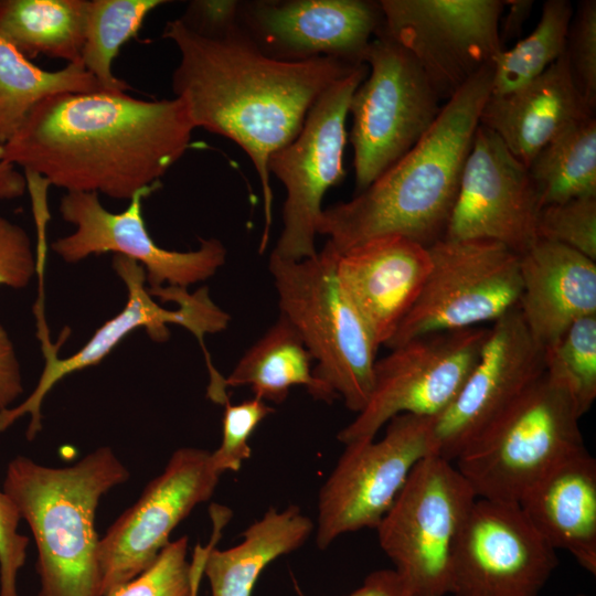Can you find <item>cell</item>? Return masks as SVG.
I'll use <instances>...</instances> for the list:
<instances>
[{"label":"cell","instance_id":"cell-1","mask_svg":"<svg viewBox=\"0 0 596 596\" xmlns=\"http://www.w3.org/2000/svg\"><path fill=\"white\" fill-rule=\"evenodd\" d=\"M195 129L178 98L60 93L41 100L3 146L2 160L67 192L131 200L190 147Z\"/></svg>","mask_w":596,"mask_h":596},{"label":"cell","instance_id":"cell-2","mask_svg":"<svg viewBox=\"0 0 596 596\" xmlns=\"http://www.w3.org/2000/svg\"><path fill=\"white\" fill-rule=\"evenodd\" d=\"M162 38L178 49L172 89L201 127L237 143L249 157L264 195V251L272 224L268 160L300 131L319 96L356 66L332 57L284 62L265 55L241 24L207 38L169 21ZM362 65V64H360Z\"/></svg>","mask_w":596,"mask_h":596},{"label":"cell","instance_id":"cell-3","mask_svg":"<svg viewBox=\"0 0 596 596\" xmlns=\"http://www.w3.org/2000/svg\"><path fill=\"white\" fill-rule=\"evenodd\" d=\"M491 88L492 64L446 100L417 143L368 188L323 209L317 235L327 236L339 254L383 235H401L426 247L441 240Z\"/></svg>","mask_w":596,"mask_h":596},{"label":"cell","instance_id":"cell-4","mask_svg":"<svg viewBox=\"0 0 596 596\" xmlns=\"http://www.w3.org/2000/svg\"><path fill=\"white\" fill-rule=\"evenodd\" d=\"M128 478L109 447L66 467L43 466L25 456L8 464L3 491L36 544L38 596H102L96 509L105 493Z\"/></svg>","mask_w":596,"mask_h":596},{"label":"cell","instance_id":"cell-5","mask_svg":"<svg viewBox=\"0 0 596 596\" xmlns=\"http://www.w3.org/2000/svg\"><path fill=\"white\" fill-rule=\"evenodd\" d=\"M338 257L329 243L301 260L272 252L268 269L280 315L317 361L315 376L342 397L349 409L360 413L372 392L380 347L339 281Z\"/></svg>","mask_w":596,"mask_h":596},{"label":"cell","instance_id":"cell-6","mask_svg":"<svg viewBox=\"0 0 596 596\" xmlns=\"http://www.w3.org/2000/svg\"><path fill=\"white\" fill-rule=\"evenodd\" d=\"M581 417L568 392L543 375L454 464L477 498L518 503L554 467L586 449Z\"/></svg>","mask_w":596,"mask_h":596},{"label":"cell","instance_id":"cell-7","mask_svg":"<svg viewBox=\"0 0 596 596\" xmlns=\"http://www.w3.org/2000/svg\"><path fill=\"white\" fill-rule=\"evenodd\" d=\"M111 266L125 283L128 299L124 309L96 330L88 342L75 354L57 356L58 344H53L47 328L39 331L45 365L39 383L21 404L0 413V433L7 430L20 417L29 414L26 439L33 440L42 429L41 406L46 394L64 376L102 362L105 356L130 332L145 328L156 342L170 337L167 324L188 329L200 342L209 374L216 373L204 345L206 333L221 332L228 326L230 315L211 299L207 287L194 292L177 286L146 288L145 268L131 258L115 254Z\"/></svg>","mask_w":596,"mask_h":596},{"label":"cell","instance_id":"cell-8","mask_svg":"<svg viewBox=\"0 0 596 596\" xmlns=\"http://www.w3.org/2000/svg\"><path fill=\"white\" fill-rule=\"evenodd\" d=\"M364 62L368 75L349 105L355 193L411 150L443 106L414 57L381 30Z\"/></svg>","mask_w":596,"mask_h":596},{"label":"cell","instance_id":"cell-9","mask_svg":"<svg viewBox=\"0 0 596 596\" xmlns=\"http://www.w3.org/2000/svg\"><path fill=\"white\" fill-rule=\"evenodd\" d=\"M477 497L455 464L421 459L377 528L394 570L424 596H446L454 550Z\"/></svg>","mask_w":596,"mask_h":596},{"label":"cell","instance_id":"cell-10","mask_svg":"<svg viewBox=\"0 0 596 596\" xmlns=\"http://www.w3.org/2000/svg\"><path fill=\"white\" fill-rule=\"evenodd\" d=\"M430 270L387 348L427 333L496 322L518 307L520 256L488 240L441 238L427 247Z\"/></svg>","mask_w":596,"mask_h":596},{"label":"cell","instance_id":"cell-11","mask_svg":"<svg viewBox=\"0 0 596 596\" xmlns=\"http://www.w3.org/2000/svg\"><path fill=\"white\" fill-rule=\"evenodd\" d=\"M366 64L330 85L309 109L298 135L268 160L269 174L285 187L283 230L273 253L301 260L317 253V223L326 192L345 174V121L353 93L368 75Z\"/></svg>","mask_w":596,"mask_h":596},{"label":"cell","instance_id":"cell-12","mask_svg":"<svg viewBox=\"0 0 596 596\" xmlns=\"http://www.w3.org/2000/svg\"><path fill=\"white\" fill-rule=\"evenodd\" d=\"M434 417L400 414L380 439L345 445L318 499L316 543L327 549L342 534L376 529L415 465L435 455Z\"/></svg>","mask_w":596,"mask_h":596},{"label":"cell","instance_id":"cell-13","mask_svg":"<svg viewBox=\"0 0 596 596\" xmlns=\"http://www.w3.org/2000/svg\"><path fill=\"white\" fill-rule=\"evenodd\" d=\"M490 328L438 331L409 339L376 360L364 408L338 434L347 445L373 439L400 414L437 417L455 400L477 362Z\"/></svg>","mask_w":596,"mask_h":596},{"label":"cell","instance_id":"cell-14","mask_svg":"<svg viewBox=\"0 0 596 596\" xmlns=\"http://www.w3.org/2000/svg\"><path fill=\"white\" fill-rule=\"evenodd\" d=\"M381 31L418 63L448 100L504 49L502 0H381Z\"/></svg>","mask_w":596,"mask_h":596},{"label":"cell","instance_id":"cell-15","mask_svg":"<svg viewBox=\"0 0 596 596\" xmlns=\"http://www.w3.org/2000/svg\"><path fill=\"white\" fill-rule=\"evenodd\" d=\"M221 472L211 453L177 449L164 470L99 539L100 595L110 596L158 558L174 528L213 496Z\"/></svg>","mask_w":596,"mask_h":596},{"label":"cell","instance_id":"cell-16","mask_svg":"<svg viewBox=\"0 0 596 596\" xmlns=\"http://www.w3.org/2000/svg\"><path fill=\"white\" fill-rule=\"evenodd\" d=\"M557 565L518 503L477 498L454 550L449 594L539 596Z\"/></svg>","mask_w":596,"mask_h":596},{"label":"cell","instance_id":"cell-17","mask_svg":"<svg viewBox=\"0 0 596 596\" xmlns=\"http://www.w3.org/2000/svg\"><path fill=\"white\" fill-rule=\"evenodd\" d=\"M159 185L139 191L120 213L107 211L95 192H66L60 202L62 219L75 231L60 237L51 248L66 263L89 255L114 253L140 264L149 289L168 286L188 288L212 277L224 265L226 248L217 238L201 240L189 252L161 248L151 238L141 214V200Z\"/></svg>","mask_w":596,"mask_h":596},{"label":"cell","instance_id":"cell-18","mask_svg":"<svg viewBox=\"0 0 596 596\" xmlns=\"http://www.w3.org/2000/svg\"><path fill=\"white\" fill-rule=\"evenodd\" d=\"M541 209L529 168L479 124L444 237L493 241L521 255L538 241Z\"/></svg>","mask_w":596,"mask_h":596},{"label":"cell","instance_id":"cell-19","mask_svg":"<svg viewBox=\"0 0 596 596\" xmlns=\"http://www.w3.org/2000/svg\"><path fill=\"white\" fill-rule=\"evenodd\" d=\"M544 375V351L518 307L492 323L450 405L433 423L435 455L451 462Z\"/></svg>","mask_w":596,"mask_h":596},{"label":"cell","instance_id":"cell-20","mask_svg":"<svg viewBox=\"0 0 596 596\" xmlns=\"http://www.w3.org/2000/svg\"><path fill=\"white\" fill-rule=\"evenodd\" d=\"M240 24L272 58L332 57L360 65L382 29L383 12L371 0L241 1Z\"/></svg>","mask_w":596,"mask_h":596},{"label":"cell","instance_id":"cell-21","mask_svg":"<svg viewBox=\"0 0 596 596\" xmlns=\"http://www.w3.org/2000/svg\"><path fill=\"white\" fill-rule=\"evenodd\" d=\"M428 248L401 235L368 240L339 254V281L379 347L418 298L430 270Z\"/></svg>","mask_w":596,"mask_h":596},{"label":"cell","instance_id":"cell-22","mask_svg":"<svg viewBox=\"0 0 596 596\" xmlns=\"http://www.w3.org/2000/svg\"><path fill=\"white\" fill-rule=\"evenodd\" d=\"M519 256L518 310L538 343L545 347L576 320L596 315V262L543 240Z\"/></svg>","mask_w":596,"mask_h":596},{"label":"cell","instance_id":"cell-23","mask_svg":"<svg viewBox=\"0 0 596 596\" xmlns=\"http://www.w3.org/2000/svg\"><path fill=\"white\" fill-rule=\"evenodd\" d=\"M594 115L577 91L565 54L541 75L486 102L479 124L493 131L524 166L572 124Z\"/></svg>","mask_w":596,"mask_h":596},{"label":"cell","instance_id":"cell-24","mask_svg":"<svg viewBox=\"0 0 596 596\" xmlns=\"http://www.w3.org/2000/svg\"><path fill=\"white\" fill-rule=\"evenodd\" d=\"M518 504L552 549L596 574V460L586 449L554 467Z\"/></svg>","mask_w":596,"mask_h":596},{"label":"cell","instance_id":"cell-25","mask_svg":"<svg viewBox=\"0 0 596 596\" xmlns=\"http://www.w3.org/2000/svg\"><path fill=\"white\" fill-rule=\"evenodd\" d=\"M315 528L300 508H269L242 533L235 546L210 551L203 570L212 596H252L263 571L277 557L301 547Z\"/></svg>","mask_w":596,"mask_h":596},{"label":"cell","instance_id":"cell-26","mask_svg":"<svg viewBox=\"0 0 596 596\" xmlns=\"http://www.w3.org/2000/svg\"><path fill=\"white\" fill-rule=\"evenodd\" d=\"M312 358L292 324L279 313L276 322L240 359L223 386L247 385L264 402L281 404L292 386L301 385L315 398L331 403L337 394L317 379Z\"/></svg>","mask_w":596,"mask_h":596},{"label":"cell","instance_id":"cell-27","mask_svg":"<svg viewBox=\"0 0 596 596\" xmlns=\"http://www.w3.org/2000/svg\"><path fill=\"white\" fill-rule=\"evenodd\" d=\"M88 0H0V35L30 61L82 62Z\"/></svg>","mask_w":596,"mask_h":596},{"label":"cell","instance_id":"cell-28","mask_svg":"<svg viewBox=\"0 0 596 596\" xmlns=\"http://www.w3.org/2000/svg\"><path fill=\"white\" fill-rule=\"evenodd\" d=\"M105 92L82 62L44 71L0 35V146L19 130L31 110L60 93Z\"/></svg>","mask_w":596,"mask_h":596},{"label":"cell","instance_id":"cell-29","mask_svg":"<svg viewBox=\"0 0 596 596\" xmlns=\"http://www.w3.org/2000/svg\"><path fill=\"white\" fill-rule=\"evenodd\" d=\"M529 172L542 207L596 196V119L585 117L552 139L532 160Z\"/></svg>","mask_w":596,"mask_h":596},{"label":"cell","instance_id":"cell-30","mask_svg":"<svg viewBox=\"0 0 596 596\" xmlns=\"http://www.w3.org/2000/svg\"><path fill=\"white\" fill-rule=\"evenodd\" d=\"M164 0H88L84 68L105 92L127 93L130 86L113 73V62L120 47L135 38L146 17Z\"/></svg>","mask_w":596,"mask_h":596},{"label":"cell","instance_id":"cell-31","mask_svg":"<svg viewBox=\"0 0 596 596\" xmlns=\"http://www.w3.org/2000/svg\"><path fill=\"white\" fill-rule=\"evenodd\" d=\"M574 7L568 0H547L533 31L492 62L491 96H503L541 75L565 52Z\"/></svg>","mask_w":596,"mask_h":596},{"label":"cell","instance_id":"cell-32","mask_svg":"<svg viewBox=\"0 0 596 596\" xmlns=\"http://www.w3.org/2000/svg\"><path fill=\"white\" fill-rule=\"evenodd\" d=\"M543 351L544 375L566 390L585 415L596 398V315L576 320Z\"/></svg>","mask_w":596,"mask_h":596},{"label":"cell","instance_id":"cell-33","mask_svg":"<svg viewBox=\"0 0 596 596\" xmlns=\"http://www.w3.org/2000/svg\"><path fill=\"white\" fill-rule=\"evenodd\" d=\"M538 240L567 246L596 262V196H584L541 209Z\"/></svg>","mask_w":596,"mask_h":596},{"label":"cell","instance_id":"cell-34","mask_svg":"<svg viewBox=\"0 0 596 596\" xmlns=\"http://www.w3.org/2000/svg\"><path fill=\"white\" fill-rule=\"evenodd\" d=\"M572 79L587 105L596 106V1L583 0L573 12L565 44Z\"/></svg>","mask_w":596,"mask_h":596},{"label":"cell","instance_id":"cell-35","mask_svg":"<svg viewBox=\"0 0 596 596\" xmlns=\"http://www.w3.org/2000/svg\"><path fill=\"white\" fill-rule=\"evenodd\" d=\"M222 421V441L216 450L211 453L215 468L224 471H238L243 461L251 457L248 440L256 427L268 415L275 412L266 402L252 397L238 404H224Z\"/></svg>","mask_w":596,"mask_h":596},{"label":"cell","instance_id":"cell-36","mask_svg":"<svg viewBox=\"0 0 596 596\" xmlns=\"http://www.w3.org/2000/svg\"><path fill=\"white\" fill-rule=\"evenodd\" d=\"M187 555V536L170 541L149 568L110 596H190V562Z\"/></svg>","mask_w":596,"mask_h":596},{"label":"cell","instance_id":"cell-37","mask_svg":"<svg viewBox=\"0 0 596 596\" xmlns=\"http://www.w3.org/2000/svg\"><path fill=\"white\" fill-rule=\"evenodd\" d=\"M36 272V254L26 231L0 215V285L22 289Z\"/></svg>","mask_w":596,"mask_h":596},{"label":"cell","instance_id":"cell-38","mask_svg":"<svg viewBox=\"0 0 596 596\" xmlns=\"http://www.w3.org/2000/svg\"><path fill=\"white\" fill-rule=\"evenodd\" d=\"M21 520L14 501L0 491V596H19L17 576L26 558L29 538L18 533Z\"/></svg>","mask_w":596,"mask_h":596},{"label":"cell","instance_id":"cell-39","mask_svg":"<svg viewBox=\"0 0 596 596\" xmlns=\"http://www.w3.org/2000/svg\"><path fill=\"white\" fill-rule=\"evenodd\" d=\"M240 2L194 0L179 19L191 31L207 38L221 36L240 24Z\"/></svg>","mask_w":596,"mask_h":596},{"label":"cell","instance_id":"cell-40","mask_svg":"<svg viewBox=\"0 0 596 596\" xmlns=\"http://www.w3.org/2000/svg\"><path fill=\"white\" fill-rule=\"evenodd\" d=\"M23 393L20 363L12 340L0 323V413Z\"/></svg>","mask_w":596,"mask_h":596},{"label":"cell","instance_id":"cell-41","mask_svg":"<svg viewBox=\"0 0 596 596\" xmlns=\"http://www.w3.org/2000/svg\"><path fill=\"white\" fill-rule=\"evenodd\" d=\"M295 582V581H294ZM299 596H304L295 582ZM345 596H424L398 572L379 570L370 573L362 585Z\"/></svg>","mask_w":596,"mask_h":596},{"label":"cell","instance_id":"cell-42","mask_svg":"<svg viewBox=\"0 0 596 596\" xmlns=\"http://www.w3.org/2000/svg\"><path fill=\"white\" fill-rule=\"evenodd\" d=\"M210 514L213 522V531L210 542L205 546L196 544L193 550L192 560L190 562V596L199 595V588L203 576L206 557L212 547L216 546L217 542L222 536V531L224 526L232 518V511L228 508L215 503L211 504Z\"/></svg>","mask_w":596,"mask_h":596},{"label":"cell","instance_id":"cell-43","mask_svg":"<svg viewBox=\"0 0 596 596\" xmlns=\"http://www.w3.org/2000/svg\"><path fill=\"white\" fill-rule=\"evenodd\" d=\"M533 1L508 0L504 1L507 12L500 19V38L502 43L520 35L526 20L530 18Z\"/></svg>","mask_w":596,"mask_h":596},{"label":"cell","instance_id":"cell-44","mask_svg":"<svg viewBox=\"0 0 596 596\" xmlns=\"http://www.w3.org/2000/svg\"><path fill=\"white\" fill-rule=\"evenodd\" d=\"M3 146H0V200H15L24 195L28 181L24 172L10 162L2 160Z\"/></svg>","mask_w":596,"mask_h":596},{"label":"cell","instance_id":"cell-45","mask_svg":"<svg viewBox=\"0 0 596 596\" xmlns=\"http://www.w3.org/2000/svg\"><path fill=\"white\" fill-rule=\"evenodd\" d=\"M577 596H587V595H584V594H579V595H577Z\"/></svg>","mask_w":596,"mask_h":596}]
</instances>
